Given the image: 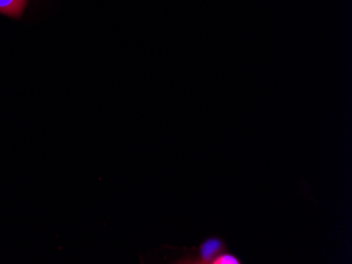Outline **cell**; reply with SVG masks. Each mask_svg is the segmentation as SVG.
I'll return each instance as SVG.
<instances>
[{
	"instance_id": "7a4b0ae2",
	"label": "cell",
	"mask_w": 352,
	"mask_h": 264,
	"mask_svg": "<svg viewBox=\"0 0 352 264\" xmlns=\"http://www.w3.org/2000/svg\"><path fill=\"white\" fill-rule=\"evenodd\" d=\"M27 0H0V12L9 16L19 17L25 9Z\"/></svg>"
},
{
	"instance_id": "6da1fadb",
	"label": "cell",
	"mask_w": 352,
	"mask_h": 264,
	"mask_svg": "<svg viewBox=\"0 0 352 264\" xmlns=\"http://www.w3.org/2000/svg\"><path fill=\"white\" fill-rule=\"evenodd\" d=\"M227 246L225 241L221 238L212 236L207 238L205 241L201 242V245L195 251L197 255L182 256L179 259L172 262L177 264H211L212 260L217 257L221 252L226 251Z\"/></svg>"
},
{
	"instance_id": "3957f363",
	"label": "cell",
	"mask_w": 352,
	"mask_h": 264,
	"mask_svg": "<svg viewBox=\"0 0 352 264\" xmlns=\"http://www.w3.org/2000/svg\"><path fill=\"white\" fill-rule=\"evenodd\" d=\"M242 260L239 259L234 254L229 253V252H221L212 260L211 264H242Z\"/></svg>"
}]
</instances>
